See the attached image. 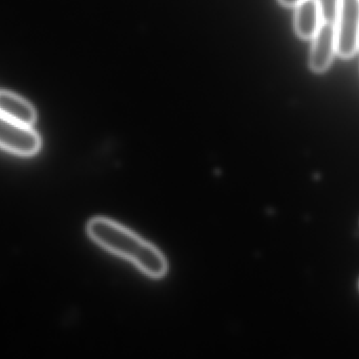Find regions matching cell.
<instances>
[{
	"label": "cell",
	"mask_w": 359,
	"mask_h": 359,
	"mask_svg": "<svg viewBox=\"0 0 359 359\" xmlns=\"http://www.w3.org/2000/svg\"><path fill=\"white\" fill-rule=\"evenodd\" d=\"M0 115L13 123L33 128L37 113L31 103L14 93L0 90Z\"/></svg>",
	"instance_id": "5"
},
{
	"label": "cell",
	"mask_w": 359,
	"mask_h": 359,
	"mask_svg": "<svg viewBox=\"0 0 359 359\" xmlns=\"http://www.w3.org/2000/svg\"><path fill=\"white\" fill-rule=\"evenodd\" d=\"M318 4L320 6L323 22L335 25L339 6H341V0H318Z\"/></svg>",
	"instance_id": "7"
},
{
	"label": "cell",
	"mask_w": 359,
	"mask_h": 359,
	"mask_svg": "<svg viewBox=\"0 0 359 359\" xmlns=\"http://www.w3.org/2000/svg\"><path fill=\"white\" fill-rule=\"evenodd\" d=\"M337 55L350 59L358 52L359 0H341L335 22Z\"/></svg>",
	"instance_id": "2"
},
{
	"label": "cell",
	"mask_w": 359,
	"mask_h": 359,
	"mask_svg": "<svg viewBox=\"0 0 359 359\" xmlns=\"http://www.w3.org/2000/svg\"><path fill=\"white\" fill-rule=\"evenodd\" d=\"M337 55V33L332 23L323 22L312 39L309 55V67L313 73L328 71Z\"/></svg>",
	"instance_id": "4"
},
{
	"label": "cell",
	"mask_w": 359,
	"mask_h": 359,
	"mask_svg": "<svg viewBox=\"0 0 359 359\" xmlns=\"http://www.w3.org/2000/svg\"><path fill=\"white\" fill-rule=\"evenodd\" d=\"M303 1L304 0H278V2H280L283 6H286V8H295L297 4Z\"/></svg>",
	"instance_id": "8"
},
{
	"label": "cell",
	"mask_w": 359,
	"mask_h": 359,
	"mask_svg": "<svg viewBox=\"0 0 359 359\" xmlns=\"http://www.w3.org/2000/svg\"><path fill=\"white\" fill-rule=\"evenodd\" d=\"M0 149L21 157H32L39 153L41 138L33 128L13 123L0 115Z\"/></svg>",
	"instance_id": "3"
},
{
	"label": "cell",
	"mask_w": 359,
	"mask_h": 359,
	"mask_svg": "<svg viewBox=\"0 0 359 359\" xmlns=\"http://www.w3.org/2000/svg\"><path fill=\"white\" fill-rule=\"evenodd\" d=\"M86 232L97 245L134 264L149 278L159 280L168 274L165 255L126 226L109 217H97L88 222Z\"/></svg>",
	"instance_id": "1"
},
{
	"label": "cell",
	"mask_w": 359,
	"mask_h": 359,
	"mask_svg": "<svg viewBox=\"0 0 359 359\" xmlns=\"http://www.w3.org/2000/svg\"><path fill=\"white\" fill-rule=\"evenodd\" d=\"M323 25L318 0H304L295 6L294 29L302 39H313Z\"/></svg>",
	"instance_id": "6"
},
{
	"label": "cell",
	"mask_w": 359,
	"mask_h": 359,
	"mask_svg": "<svg viewBox=\"0 0 359 359\" xmlns=\"http://www.w3.org/2000/svg\"><path fill=\"white\" fill-rule=\"evenodd\" d=\"M358 52H359V41H358Z\"/></svg>",
	"instance_id": "9"
}]
</instances>
